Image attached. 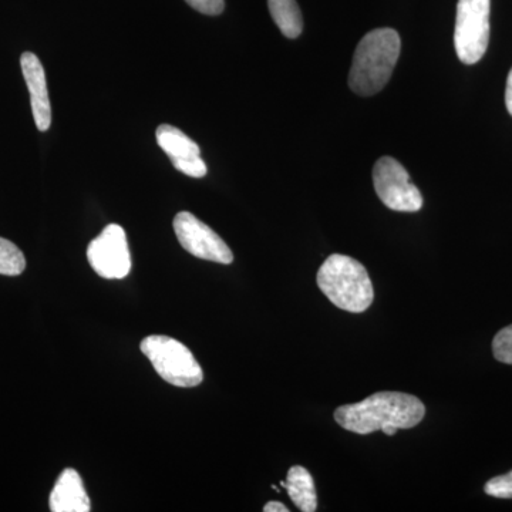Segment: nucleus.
Here are the masks:
<instances>
[{
    "mask_svg": "<svg viewBox=\"0 0 512 512\" xmlns=\"http://www.w3.org/2000/svg\"><path fill=\"white\" fill-rule=\"evenodd\" d=\"M87 259L94 272L104 279H123L131 271V255L126 231L117 224L107 225L87 248Z\"/></svg>",
    "mask_w": 512,
    "mask_h": 512,
    "instance_id": "obj_7",
    "label": "nucleus"
},
{
    "mask_svg": "<svg viewBox=\"0 0 512 512\" xmlns=\"http://www.w3.org/2000/svg\"><path fill=\"white\" fill-rule=\"evenodd\" d=\"M282 487L288 491L293 504L302 512H315L318 510V495H316L315 481L305 467L295 466L288 471L286 481Z\"/></svg>",
    "mask_w": 512,
    "mask_h": 512,
    "instance_id": "obj_12",
    "label": "nucleus"
},
{
    "mask_svg": "<svg viewBox=\"0 0 512 512\" xmlns=\"http://www.w3.org/2000/svg\"><path fill=\"white\" fill-rule=\"evenodd\" d=\"M25 268L26 259L23 252L13 242L0 238V275L18 276Z\"/></svg>",
    "mask_w": 512,
    "mask_h": 512,
    "instance_id": "obj_14",
    "label": "nucleus"
},
{
    "mask_svg": "<svg viewBox=\"0 0 512 512\" xmlns=\"http://www.w3.org/2000/svg\"><path fill=\"white\" fill-rule=\"evenodd\" d=\"M376 194L387 208L399 212H417L423 208V195L410 181V175L399 161L382 157L373 168Z\"/></svg>",
    "mask_w": 512,
    "mask_h": 512,
    "instance_id": "obj_6",
    "label": "nucleus"
},
{
    "mask_svg": "<svg viewBox=\"0 0 512 512\" xmlns=\"http://www.w3.org/2000/svg\"><path fill=\"white\" fill-rule=\"evenodd\" d=\"M402 40L394 29L367 33L356 47L349 87L359 96H373L384 89L399 60Z\"/></svg>",
    "mask_w": 512,
    "mask_h": 512,
    "instance_id": "obj_2",
    "label": "nucleus"
},
{
    "mask_svg": "<svg viewBox=\"0 0 512 512\" xmlns=\"http://www.w3.org/2000/svg\"><path fill=\"white\" fill-rule=\"evenodd\" d=\"M141 352L165 382L178 387L201 384L204 373L190 349L170 336H147L141 342Z\"/></svg>",
    "mask_w": 512,
    "mask_h": 512,
    "instance_id": "obj_4",
    "label": "nucleus"
},
{
    "mask_svg": "<svg viewBox=\"0 0 512 512\" xmlns=\"http://www.w3.org/2000/svg\"><path fill=\"white\" fill-rule=\"evenodd\" d=\"M426 416V407L419 397L399 392H379L363 402L346 404L335 412L342 429L366 436L382 430L394 436L399 430L413 429Z\"/></svg>",
    "mask_w": 512,
    "mask_h": 512,
    "instance_id": "obj_1",
    "label": "nucleus"
},
{
    "mask_svg": "<svg viewBox=\"0 0 512 512\" xmlns=\"http://www.w3.org/2000/svg\"><path fill=\"white\" fill-rule=\"evenodd\" d=\"M265 512H289V508L285 507L284 504L278 503V501H271L264 507Z\"/></svg>",
    "mask_w": 512,
    "mask_h": 512,
    "instance_id": "obj_19",
    "label": "nucleus"
},
{
    "mask_svg": "<svg viewBox=\"0 0 512 512\" xmlns=\"http://www.w3.org/2000/svg\"><path fill=\"white\" fill-rule=\"evenodd\" d=\"M491 0H458L454 46L464 64L483 59L490 43Z\"/></svg>",
    "mask_w": 512,
    "mask_h": 512,
    "instance_id": "obj_5",
    "label": "nucleus"
},
{
    "mask_svg": "<svg viewBox=\"0 0 512 512\" xmlns=\"http://www.w3.org/2000/svg\"><path fill=\"white\" fill-rule=\"evenodd\" d=\"M158 146L170 157L175 170L188 177L202 178L207 175V165L201 158V150L194 140L180 128L163 124L156 131Z\"/></svg>",
    "mask_w": 512,
    "mask_h": 512,
    "instance_id": "obj_9",
    "label": "nucleus"
},
{
    "mask_svg": "<svg viewBox=\"0 0 512 512\" xmlns=\"http://www.w3.org/2000/svg\"><path fill=\"white\" fill-rule=\"evenodd\" d=\"M50 511L53 512H89L90 498L84 490L80 474L73 468H66L57 478L50 494Z\"/></svg>",
    "mask_w": 512,
    "mask_h": 512,
    "instance_id": "obj_11",
    "label": "nucleus"
},
{
    "mask_svg": "<svg viewBox=\"0 0 512 512\" xmlns=\"http://www.w3.org/2000/svg\"><path fill=\"white\" fill-rule=\"evenodd\" d=\"M493 353L498 362L512 365V325L501 329L493 340Z\"/></svg>",
    "mask_w": 512,
    "mask_h": 512,
    "instance_id": "obj_15",
    "label": "nucleus"
},
{
    "mask_svg": "<svg viewBox=\"0 0 512 512\" xmlns=\"http://www.w3.org/2000/svg\"><path fill=\"white\" fill-rule=\"evenodd\" d=\"M505 104H507L508 113L512 116V69L508 74L507 89H505Z\"/></svg>",
    "mask_w": 512,
    "mask_h": 512,
    "instance_id": "obj_18",
    "label": "nucleus"
},
{
    "mask_svg": "<svg viewBox=\"0 0 512 512\" xmlns=\"http://www.w3.org/2000/svg\"><path fill=\"white\" fill-rule=\"evenodd\" d=\"M20 66L29 89L37 130L47 131L52 124V106H50L49 92H47L45 69L39 57L32 52L23 53L20 57Z\"/></svg>",
    "mask_w": 512,
    "mask_h": 512,
    "instance_id": "obj_10",
    "label": "nucleus"
},
{
    "mask_svg": "<svg viewBox=\"0 0 512 512\" xmlns=\"http://www.w3.org/2000/svg\"><path fill=\"white\" fill-rule=\"evenodd\" d=\"M316 282L326 298L342 311L365 312L375 299L365 266L350 256L330 255L320 266Z\"/></svg>",
    "mask_w": 512,
    "mask_h": 512,
    "instance_id": "obj_3",
    "label": "nucleus"
},
{
    "mask_svg": "<svg viewBox=\"0 0 512 512\" xmlns=\"http://www.w3.org/2000/svg\"><path fill=\"white\" fill-rule=\"evenodd\" d=\"M191 8L208 16L221 15L224 12V0H185Z\"/></svg>",
    "mask_w": 512,
    "mask_h": 512,
    "instance_id": "obj_17",
    "label": "nucleus"
},
{
    "mask_svg": "<svg viewBox=\"0 0 512 512\" xmlns=\"http://www.w3.org/2000/svg\"><path fill=\"white\" fill-rule=\"evenodd\" d=\"M485 494L494 498H512V471L505 476L491 478L484 487Z\"/></svg>",
    "mask_w": 512,
    "mask_h": 512,
    "instance_id": "obj_16",
    "label": "nucleus"
},
{
    "mask_svg": "<svg viewBox=\"0 0 512 512\" xmlns=\"http://www.w3.org/2000/svg\"><path fill=\"white\" fill-rule=\"evenodd\" d=\"M268 6L272 19L288 39L301 36L303 19L296 0H268Z\"/></svg>",
    "mask_w": 512,
    "mask_h": 512,
    "instance_id": "obj_13",
    "label": "nucleus"
},
{
    "mask_svg": "<svg viewBox=\"0 0 512 512\" xmlns=\"http://www.w3.org/2000/svg\"><path fill=\"white\" fill-rule=\"evenodd\" d=\"M173 225L178 242L191 255L222 265L234 261V254L224 239L191 212L183 211L175 215Z\"/></svg>",
    "mask_w": 512,
    "mask_h": 512,
    "instance_id": "obj_8",
    "label": "nucleus"
}]
</instances>
